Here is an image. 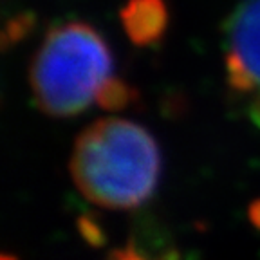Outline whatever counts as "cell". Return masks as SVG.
<instances>
[{
    "label": "cell",
    "mask_w": 260,
    "mask_h": 260,
    "mask_svg": "<svg viewBox=\"0 0 260 260\" xmlns=\"http://www.w3.org/2000/svg\"><path fill=\"white\" fill-rule=\"evenodd\" d=\"M69 168L74 184L90 203L109 210H134L155 191L161 155L145 126L105 118L76 138Z\"/></svg>",
    "instance_id": "1"
},
{
    "label": "cell",
    "mask_w": 260,
    "mask_h": 260,
    "mask_svg": "<svg viewBox=\"0 0 260 260\" xmlns=\"http://www.w3.org/2000/svg\"><path fill=\"white\" fill-rule=\"evenodd\" d=\"M112 53L87 22H65L45 35L29 69L35 103L53 118L81 114L112 76Z\"/></svg>",
    "instance_id": "2"
},
{
    "label": "cell",
    "mask_w": 260,
    "mask_h": 260,
    "mask_svg": "<svg viewBox=\"0 0 260 260\" xmlns=\"http://www.w3.org/2000/svg\"><path fill=\"white\" fill-rule=\"evenodd\" d=\"M226 65L239 67L260 89V0H244L226 24Z\"/></svg>",
    "instance_id": "3"
},
{
    "label": "cell",
    "mask_w": 260,
    "mask_h": 260,
    "mask_svg": "<svg viewBox=\"0 0 260 260\" xmlns=\"http://www.w3.org/2000/svg\"><path fill=\"white\" fill-rule=\"evenodd\" d=\"M126 37L138 47H148L162 38L168 25L165 0H128L121 9Z\"/></svg>",
    "instance_id": "4"
},
{
    "label": "cell",
    "mask_w": 260,
    "mask_h": 260,
    "mask_svg": "<svg viewBox=\"0 0 260 260\" xmlns=\"http://www.w3.org/2000/svg\"><path fill=\"white\" fill-rule=\"evenodd\" d=\"M94 102L103 110L118 112V110L126 109V107L138 102V90L134 87H130L126 81L110 76L102 85V89L98 90Z\"/></svg>",
    "instance_id": "5"
},
{
    "label": "cell",
    "mask_w": 260,
    "mask_h": 260,
    "mask_svg": "<svg viewBox=\"0 0 260 260\" xmlns=\"http://www.w3.org/2000/svg\"><path fill=\"white\" fill-rule=\"evenodd\" d=\"M78 232H80L81 239L92 248H103L105 246V230H103L100 219L96 215H92V213H85V215H81L78 219Z\"/></svg>",
    "instance_id": "6"
},
{
    "label": "cell",
    "mask_w": 260,
    "mask_h": 260,
    "mask_svg": "<svg viewBox=\"0 0 260 260\" xmlns=\"http://www.w3.org/2000/svg\"><path fill=\"white\" fill-rule=\"evenodd\" d=\"M105 260H148V258H145V256L138 251V248L134 246V240L130 239L125 248L112 249V251L107 255Z\"/></svg>",
    "instance_id": "7"
},
{
    "label": "cell",
    "mask_w": 260,
    "mask_h": 260,
    "mask_svg": "<svg viewBox=\"0 0 260 260\" xmlns=\"http://www.w3.org/2000/svg\"><path fill=\"white\" fill-rule=\"evenodd\" d=\"M248 116H249V119H251L253 125H255L256 128L260 130V89L256 90L255 96H253V100L249 102Z\"/></svg>",
    "instance_id": "8"
},
{
    "label": "cell",
    "mask_w": 260,
    "mask_h": 260,
    "mask_svg": "<svg viewBox=\"0 0 260 260\" xmlns=\"http://www.w3.org/2000/svg\"><path fill=\"white\" fill-rule=\"evenodd\" d=\"M248 219L255 230L260 232V199H255L248 208Z\"/></svg>",
    "instance_id": "9"
},
{
    "label": "cell",
    "mask_w": 260,
    "mask_h": 260,
    "mask_svg": "<svg viewBox=\"0 0 260 260\" xmlns=\"http://www.w3.org/2000/svg\"><path fill=\"white\" fill-rule=\"evenodd\" d=\"M0 260H18L15 255H8V253H4V255L0 256Z\"/></svg>",
    "instance_id": "10"
}]
</instances>
